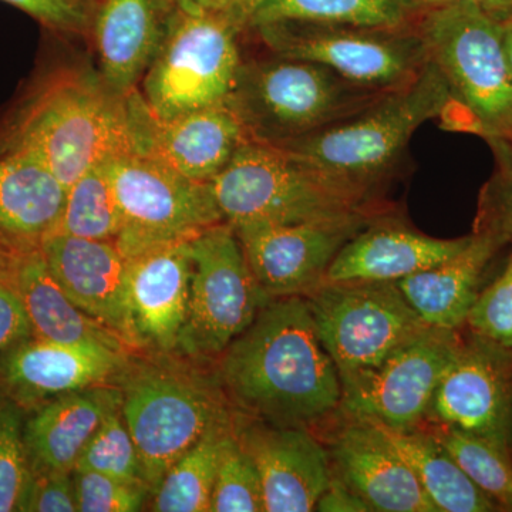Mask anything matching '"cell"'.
<instances>
[{
    "instance_id": "33",
    "label": "cell",
    "mask_w": 512,
    "mask_h": 512,
    "mask_svg": "<svg viewBox=\"0 0 512 512\" xmlns=\"http://www.w3.org/2000/svg\"><path fill=\"white\" fill-rule=\"evenodd\" d=\"M74 470L93 471L124 483L146 485L141 476L136 444L120 409L103 421L84 447Z\"/></svg>"
},
{
    "instance_id": "16",
    "label": "cell",
    "mask_w": 512,
    "mask_h": 512,
    "mask_svg": "<svg viewBox=\"0 0 512 512\" xmlns=\"http://www.w3.org/2000/svg\"><path fill=\"white\" fill-rule=\"evenodd\" d=\"M127 106L134 153L153 158L197 183H211L249 140L227 104L158 120L134 90L128 94Z\"/></svg>"
},
{
    "instance_id": "30",
    "label": "cell",
    "mask_w": 512,
    "mask_h": 512,
    "mask_svg": "<svg viewBox=\"0 0 512 512\" xmlns=\"http://www.w3.org/2000/svg\"><path fill=\"white\" fill-rule=\"evenodd\" d=\"M416 13L410 0H269L256 12L249 28L275 22L404 28Z\"/></svg>"
},
{
    "instance_id": "5",
    "label": "cell",
    "mask_w": 512,
    "mask_h": 512,
    "mask_svg": "<svg viewBox=\"0 0 512 512\" xmlns=\"http://www.w3.org/2000/svg\"><path fill=\"white\" fill-rule=\"evenodd\" d=\"M210 187L222 218L232 227L366 215V190L254 140L238 148Z\"/></svg>"
},
{
    "instance_id": "45",
    "label": "cell",
    "mask_w": 512,
    "mask_h": 512,
    "mask_svg": "<svg viewBox=\"0 0 512 512\" xmlns=\"http://www.w3.org/2000/svg\"><path fill=\"white\" fill-rule=\"evenodd\" d=\"M165 5L170 9H204L214 12L217 0H164Z\"/></svg>"
},
{
    "instance_id": "14",
    "label": "cell",
    "mask_w": 512,
    "mask_h": 512,
    "mask_svg": "<svg viewBox=\"0 0 512 512\" xmlns=\"http://www.w3.org/2000/svg\"><path fill=\"white\" fill-rule=\"evenodd\" d=\"M511 352L476 335L460 343L437 384L427 419L512 450Z\"/></svg>"
},
{
    "instance_id": "31",
    "label": "cell",
    "mask_w": 512,
    "mask_h": 512,
    "mask_svg": "<svg viewBox=\"0 0 512 512\" xmlns=\"http://www.w3.org/2000/svg\"><path fill=\"white\" fill-rule=\"evenodd\" d=\"M121 229L123 217L119 202L100 164L84 173L67 190L62 215L52 234L116 242Z\"/></svg>"
},
{
    "instance_id": "25",
    "label": "cell",
    "mask_w": 512,
    "mask_h": 512,
    "mask_svg": "<svg viewBox=\"0 0 512 512\" xmlns=\"http://www.w3.org/2000/svg\"><path fill=\"white\" fill-rule=\"evenodd\" d=\"M504 241V235L494 231L471 235L458 254L396 284L427 325L457 330L466 325L485 269Z\"/></svg>"
},
{
    "instance_id": "22",
    "label": "cell",
    "mask_w": 512,
    "mask_h": 512,
    "mask_svg": "<svg viewBox=\"0 0 512 512\" xmlns=\"http://www.w3.org/2000/svg\"><path fill=\"white\" fill-rule=\"evenodd\" d=\"M120 407L119 387L99 384L30 410L23 427L30 470L72 473L94 433Z\"/></svg>"
},
{
    "instance_id": "23",
    "label": "cell",
    "mask_w": 512,
    "mask_h": 512,
    "mask_svg": "<svg viewBox=\"0 0 512 512\" xmlns=\"http://www.w3.org/2000/svg\"><path fill=\"white\" fill-rule=\"evenodd\" d=\"M173 9L164 0H103L93 19L99 74L120 97L137 90Z\"/></svg>"
},
{
    "instance_id": "4",
    "label": "cell",
    "mask_w": 512,
    "mask_h": 512,
    "mask_svg": "<svg viewBox=\"0 0 512 512\" xmlns=\"http://www.w3.org/2000/svg\"><path fill=\"white\" fill-rule=\"evenodd\" d=\"M389 92L350 82L323 64L274 55L242 60L225 104L249 140L282 146L356 116Z\"/></svg>"
},
{
    "instance_id": "37",
    "label": "cell",
    "mask_w": 512,
    "mask_h": 512,
    "mask_svg": "<svg viewBox=\"0 0 512 512\" xmlns=\"http://www.w3.org/2000/svg\"><path fill=\"white\" fill-rule=\"evenodd\" d=\"M72 476L80 512L141 511L150 493L146 485L124 483L93 471L73 470Z\"/></svg>"
},
{
    "instance_id": "39",
    "label": "cell",
    "mask_w": 512,
    "mask_h": 512,
    "mask_svg": "<svg viewBox=\"0 0 512 512\" xmlns=\"http://www.w3.org/2000/svg\"><path fill=\"white\" fill-rule=\"evenodd\" d=\"M28 13L47 28L62 33H84L90 28L86 0H3Z\"/></svg>"
},
{
    "instance_id": "19",
    "label": "cell",
    "mask_w": 512,
    "mask_h": 512,
    "mask_svg": "<svg viewBox=\"0 0 512 512\" xmlns=\"http://www.w3.org/2000/svg\"><path fill=\"white\" fill-rule=\"evenodd\" d=\"M239 427V444L261 477L265 512L315 510L333 477L322 444L299 426L252 423Z\"/></svg>"
},
{
    "instance_id": "3",
    "label": "cell",
    "mask_w": 512,
    "mask_h": 512,
    "mask_svg": "<svg viewBox=\"0 0 512 512\" xmlns=\"http://www.w3.org/2000/svg\"><path fill=\"white\" fill-rule=\"evenodd\" d=\"M167 355L128 359L114 379L121 393V416L151 494L175 461L208 431L234 421L218 376L211 379Z\"/></svg>"
},
{
    "instance_id": "13",
    "label": "cell",
    "mask_w": 512,
    "mask_h": 512,
    "mask_svg": "<svg viewBox=\"0 0 512 512\" xmlns=\"http://www.w3.org/2000/svg\"><path fill=\"white\" fill-rule=\"evenodd\" d=\"M458 345L456 330H427L376 369L342 384L340 407L356 420L416 430L426 419L437 384Z\"/></svg>"
},
{
    "instance_id": "20",
    "label": "cell",
    "mask_w": 512,
    "mask_h": 512,
    "mask_svg": "<svg viewBox=\"0 0 512 512\" xmlns=\"http://www.w3.org/2000/svg\"><path fill=\"white\" fill-rule=\"evenodd\" d=\"M126 259L138 348L175 352L190 302L191 239L158 245Z\"/></svg>"
},
{
    "instance_id": "44",
    "label": "cell",
    "mask_w": 512,
    "mask_h": 512,
    "mask_svg": "<svg viewBox=\"0 0 512 512\" xmlns=\"http://www.w3.org/2000/svg\"><path fill=\"white\" fill-rule=\"evenodd\" d=\"M22 251L8 247L0 242V279L12 278L15 274L16 261Z\"/></svg>"
},
{
    "instance_id": "32",
    "label": "cell",
    "mask_w": 512,
    "mask_h": 512,
    "mask_svg": "<svg viewBox=\"0 0 512 512\" xmlns=\"http://www.w3.org/2000/svg\"><path fill=\"white\" fill-rule=\"evenodd\" d=\"M458 467L501 511H512V450L467 431L437 427L431 433Z\"/></svg>"
},
{
    "instance_id": "6",
    "label": "cell",
    "mask_w": 512,
    "mask_h": 512,
    "mask_svg": "<svg viewBox=\"0 0 512 512\" xmlns=\"http://www.w3.org/2000/svg\"><path fill=\"white\" fill-rule=\"evenodd\" d=\"M451 101L450 87L429 60L412 83L392 90L356 116L275 147L329 177L366 190L399 160L414 131L441 116Z\"/></svg>"
},
{
    "instance_id": "1",
    "label": "cell",
    "mask_w": 512,
    "mask_h": 512,
    "mask_svg": "<svg viewBox=\"0 0 512 512\" xmlns=\"http://www.w3.org/2000/svg\"><path fill=\"white\" fill-rule=\"evenodd\" d=\"M218 379L239 409L278 426L319 420L342 399L338 369L302 296L266 302L222 353Z\"/></svg>"
},
{
    "instance_id": "28",
    "label": "cell",
    "mask_w": 512,
    "mask_h": 512,
    "mask_svg": "<svg viewBox=\"0 0 512 512\" xmlns=\"http://www.w3.org/2000/svg\"><path fill=\"white\" fill-rule=\"evenodd\" d=\"M367 423L373 424L384 440L406 461L407 466L412 468L414 476L437 508V512L501 511V508L464 474L433 434L419 433L416 430L389 429L373 421Z\"/></svg>"
},
{
    "instance_id": "42",
    "label": "cell",
    "mask_w": 512,
    "mask_h": 512,
    "mask_svg": "<svg viewBox=\"0 0 512 512\" xmlns=\"http://www.w3.org/2000/svg\"><path fill=\"white\" fill-rule=\"evenodd\" d=\"M269 0H217L214 12L220 13L241 32L249 28L259 9Z\"/></svg>"
},
{
    "instance_id": "15",
    "label": "cell",
    "mask_w": 512,
    "mask_h": 512,
    "mask_svg": "<svg viewBox=\"0 0 512 512\" xmlns=\"http://www.w3.org/2000/svg\"><path fill=\"white\" fill-rule=\"evenodd\" d=\"M366 215L301 224L234 227L256 282L269 299L301 296L322 285L343 245L365 224Z\"/></svg>"
},
{
    "instance_id": "29",
    "label": "cell",
    "mask_w": 512,
    "mask_h": 512,
    "mask_svg": "<svg viewBox=\"0 0 512 512\" xmlns=\"http://www.w3.org/2000/svg\"><path fill=\"white\" fill-rule=\"evenodd\" d=\"M235 430L237 423L234 421L215 427L178 458L154 491L150 510L210 512L212 490L222 454L234 437Z\"/></svg>"
},
{
    "instance_id": "24",
    "label": "cell",
    "mask_w": 512,
    "mask_h": 512,
    "mask_svg": "<svg viewBox=\"0 0 512 512\" xmlns=\"http://www.w3.org/2000/svg\"><path fill=\"white\" fill-rule=\"evenodd\" d=\"M470 237L437 239L393 227L357 232L333 259L322 284L397 282L458 254Z\"/></svg>"
},
{
    "instance_id": "21",
    "label": "cell",
    "mask_w": 512,
    "mask_h": 512,
    "mask_svg": "<svg viewBox=\"0 0 512 512\" xmlns=\"http://www.w3.org/2000/svg\"><path fill=\"white\" fill-rule=\"evenodd\" d=\"M332 460L340 480L379 512H437L419 480L380 431L367 421L339 431Z\"/></svg>"
},
{
    "instance_id": "10",
    "label": "cell",
    "mask_w": 512,
    "mask_h": 512,
    "mask_svg": "<svg viewBox=\"0 0 512 512\" xmlns=\"http://www.w3.org/2000/svg\"><path fill=\"white\" fill-rule=\"evenodd\" d=\"M191 256L190 302L175 352L198 362L221 356L271 299L228 222L192 238Z\"/></svg>"
},
{
    "instance_id": "41",
    "label": "cell",
    "mask_w": 512,
    "mask_h": 512,
    "mask_svg": "<svg viewBox=\"0 0 512 512\" xmlns=\"http://www.w3.org/2000/svg\"><path fill=\"white\" fill-rule=\"evenodd\" d=\"M315 510L322 512H363L370 511V508L340 478L332 477L325 493L320 495Z\"/></svg>"
},
{
    "instance_id": "8",
    "label": "cell",
    "mask_w": 512,
    "mask_h": 512,
    "mask_svg": "<svg viewBox=\"0 0 512 512\" xmlns=\"http://www.w3.org/2000/svg\"><path fill=\"white\" fill-rule=\"evenodd\" d=\"M427 56L478 127L511 131L512 76L503 22L471 2L426 10L416 25Z\"/></svg>"
},
{
    "instance_id": "26",
    "label": "cell",
    "mask_w": 512,
    "mask_h": 512,
    "mask_svg": "<svg viewBox=\"0 0 512 512\" xmlns=\"http://www.w3.org/2000/svg\"><path fill=\"white\" fill-rule=\"evenodd\" d=\"M66 194L36 157L0 148V242L18 251L40 247L56 228Z\"/></svg>"
},
{
    "instance_id": "43",
    "label": "cell",
    "mask_w": 512,
    "mask_h": 512,
    "mask_svg": "<svg viewBox=\"0 0 512 512\" xmlns=\"http://www.w3.org/2000/svg\"><path fill=\"white\" fill-rule=\"evenodd\" d=\"M410 2L413 3L417 12H426V10L451 5V3L471 2L481 6L501 22L512 16V0H410Z\"/></svg>"
},
{
    "instance_id": "48",
    "label": "cell",
    "mask_w": 512,
    "mask_h": 512,
    "mask_svg": "<svg viewBox=\"0 0 512 512\" xmlns=\"http://www.w3.org/2000/svg\"><path fill=\"white\" fill-rule=\"evenodd\" d=\"M0 396H2V394H0Z\"/></svg>"
},
{
    "instance_id": "2",
    "label": "cell",
    "mask_w": 512,
    "mask_h": 512,
    "mask_svg": "<svg viewBox=\"0 0 512 512\" xmlns=\"http://www.w3.org/2000/svg\"><path fill=\"white\" fill-rule=\"evenodd\" d=\"M127 97L111 92L93 70L47 72L3 124L0 148L36 157L69 190L96 165L134 153Z\"/></svg>"
},
{
    "instance_id": "18",
    "label": "cell",
    "mask_w": 512,
    "mask_h": 512,
    "mask_svg": "<svg viewBox=\"0 0 512 512\" xmlns=\"http://www.w3.org/2000/svg\"><path fill=\"white\" fill-rule=\"evenodd\" d=\"M47 268L84 313L138 348L128 292V262L114 242L47 235L40 244Z\"/></svg>"
},
{
    "instance_id": "11",
    "label": "cell",
    "mask_w": 512,
    "mask_h": 512,
    "mask_svg": "<svg viewBox=\"0 0 512 512\" xmlns=\"http://www.w3.org/2000/svg\"><path fill=\"white\" fill-rule=\"evenodd\" d=\"M123 229L116 247L124 258L158 245L188 241L225 222L210 183H197L153 158L120 154L103 163Z\"/></svg>"
},
{
    "instance_id": "7",
    "label": "cell",
    "mask_w": 512,
    "mask_h": 512,
    "mask_svg": "<svg viewBox=\"0 0 512 512\" xmlns=\"http://www.w3.org/2000/svg\"><path fill=\"white\" fill-rule=\"evenodd\" d=\"M238 33L212 10L173 9L141 79L148 111L158 120H171L225 104L242 64Z\"/></svg>"
},
{
    "instance_id": "46",
    "label": "cell",
    "mask_w": 512,
    "mask_h": 512,
    "mask_svg": "<svg viewBox=\"0 0 512 512\" xmlns=\"http://www.w3.org/2000/svg\"><path fill=\"white\" fill-rule=\"evenodd\" d=\"M504 28V47L507 55L508 67L512 76V16L503 22Z\"/></svg>"
},
{
    "instance_id": "34",
    "label": "cell",
    "mask_w": 512,
    "mask_h": 512,
    "mask_svg": "<svg viewBox=\"0 0 512 512\" xmlns=\"http://www.w3.org/2000/svg\"><path fill=\"white\" fill-rule=\"evenodd\" d=\"M210 512H265L258 468L239 444L237 430L222 454Z\"/></svg>"
},
{
    "instance_id": "17",
    "label": "cell",
    "mask_w": 512,
    "mask_h": 512,
    "mask_svg": "<svg viewBox=\"0 0 512 512\" xmlns=\"http://www.w3.org/2000/svg\"><path fill=\"white\" fill-rule=\"evenodd\" d=\"M127 360V350L29 336L0 355V394L30 412L63 394L116 379Z\"/></svg>"
},
{
    "instance_id": "9",
    "label": "cell",
    "mask_w": 512,
    "mask_h": 512,
    "mask_svg": "<svg viewBox=\"0 0 512 512\" xmlns=\"http://www.w3.org/2000/svg\"><path fill=\"white\" fill-rule=\"evenodd\" d=\"M308 303L342 384L376 369L431 329L396 282L322 284L309 293Z\"/></svg>"
},
{
    "instance_id": "47",
    "label": "cell",
    "mask_w": 512,
    "mask_h": 512,
    "mask_svg": "<svg viewBox=\"0 0 512 512\" xmlns=\"http://www.w3.org/2000/svg\"><path fill=\"white\" fill-rule=\"evenodd\" d=\"M511 133H512V124H511Z\"/></svg>"
},
{
    "instance_id": "38",
    "label": "cell",
    "mask_w": 512,
    "mask_h": 512,
    "mask_svg": "<svg viewBox=\"0 0 512 512\" xmlns=\"http://www.w3.org/2000/svg\"><path fill=\"white\" fill-rule=\"evenodd\" d=\"M18 511H77L72 473H40L30 470L28 483L19 500Z\"/></svg>"
},
{
    "instance_id": "35",
    "label": "cell",
    "mask_w": 512,
    "mask_h": 512,
    "mask_svg": "<svg viewBox=\"0 0 512 512\" xmlns=\"http://www.w3.org/2000/svg\"><path fill=\"white\" fill-rule=\"evenodd\" d=\"M25 410L9 399H0V512L18 511L30 466L23 427Z\"/></svg>"
},
{
    "instance_id": "12",
    "label": "cell",
    "mask_w": 512,
    "mask_h": 512,
    "mask_svg": "<svg viewBox=\"0 0 512 512\" xmlns=\"http://www.w3.org/2000/svg\"><path fill=\"white\" fill-rule=\"evenodd\" d=\"M272 55L323 64L350 82L379 90L412 83L429 62L416 26L359 28L312 22L261 25Z\"/></svg>"
},
{
    "instance_id": "27",
    "label": "cell",
    "mask_w": 512,
    "mask_h": 512,
    "mask_svg": "<svg viewBox=\"0 0 512 512\" xmlns=\"http://www.w3.org/2000/svg\"><path fill=\"white\" fill-rule=\"evenodd\" d=\"M32 329V336L63 345H100L126 350L109 328L84 313L60 288L47 268L40 247L20 252L13 274Z\"/></svg>"
},
{
    "instance_id": "36",
    "label": "cell",
    "mask_w": 512,
    "mask_h": 512,
    "mask_svg": "<svg viewBox=\"0 0 512 512\" xmlns=\"http://www.w3.org/2000/svg\"><path fill=\"white\" fill-rule=\"evenodd\" d=\"M466 323L474 335L512 350V252L503 274L478 295Z\"/></svg>"
},
{
    "instance_id": "40",
    "label": "cell",
    "mask_w": 512,
    "mask_h": 512,
    "mask_svg": "<svg viewBox=\"0 0 512 512\" xmlns=\"http://www.w3.org/2000/svg\"><path fill=\"white\" fill-rule=\"evenodd\" d=\"M32 336L28 313L12 278L0 279V355Z\"/></svg>"
}]
</instances>
